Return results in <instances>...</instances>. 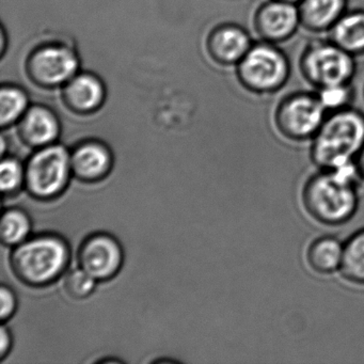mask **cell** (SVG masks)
Segmentation results:
<instances>
[{
	"instance_id": "25",
	"label": "cell",
	"mask_w": 364,
	"mask_h": 364,
	"mask_svg": "<svg viewBox=\"0 0 364 364\" xmlns=\"http://www.w3.org/2000/svg\"><path fill=\"white\" fill-rule=\"evenodd\" d=\"M11 342L10 332L8 331L5 326H3L0 329V358L1 359H4L9 353L10 348H11Z\"/></svg>"
},
{
	"instance_id": "21",
	"label": "cell",
	"mask_w": 364,
	"mask_h": 364,
	"mask_svg": "<svg viewBox=\"0 0 364 364\" xmlns=\"http://www.w3.org/2000/svg\"><path fill=\"white\" fill-rule=\"evenodd\" d=\"M319 102L328 114L351 107L355 89L351 84L334 85L315 90Z\"/></svg>"
},
{
	"instance_id": "12",
	"label": "cell",
	"mask_w": 364,
	"mask_h": 364,
	"mask_svg": "<svg viewBox=\"0 0 364 364\" xmlns=\"http://www.w3.org/2000/svg\"><path fill=\"white\" fill-rule=\"evenodd\" d=\"M252 44L250 36L244 28L227 24L213 31L208 38V48L219 65H237Z\"/></svg>"
},
{
	"instance_id": "7",
	"label": "cell",
	"mask_w": 364,
	"mask_h": 364,
	"mask_svg": "<svg viewBox=\"0 0 364 364\" xmlns=\"http://www.w3.org/2000/svg\"><path fill=\"white\" fill-rule=\"evenodd\" d=\"M327 114L315 91H295L279 102L274 122L283 137L291 141H306L313 139Z\"/></svg>"
},
{
	"instance_id": "1",
	"label": "cell",
	"mask_w": 364,
	"mask_h": 364,
	"mask_svg": "<svg viewBox=\"0 0 364 364\" xmlns=\"http://www.w3.org/2000/svg\"><path fill=\"white\" fill-rule=\"evenodd\" d=\"M357 176L359 174L353 161L336 169L323 170L309 178L302 191L306 213L323 225L347 223L358 208Z\"/></svg>"
},
{
	"instance_id": "22",
	"label": "cell",
	"mask_w": 364,
	"mask_h": 364,
	"mask_svg": "<svg viewBox=\"0 0 364 364\" xmlns=\"http://www.w3.org/2000/svg\"><path fill=\"white\" fill-rule=\"evenodd\" d=\"M25 185V168L14 157H4L0 166V186L4 195H14Z\"/></svg>"
},
{
	"instance_id": "16",
	"label": "cell",
	"mask_w": 364,
	"mask_h": 364,
	"mask_svg": "<svg viewBox=\"0 0 364 364\" xmlns=\"http://www.w3.org/2000/svg\"><path fill=\"white\" fill-rule=\"evenodd\" d=\"M328 38L353 57L364 56V9L347 10Z\"/></svg>"
},
{
	"instance_id": "3",
	"label": "cell",
	"mask_w": 364,
	"mask_h": 364,
	"mask_svg": "<svg viewBox=\"0 0 364 364\" xmlns=\"http://www.w3.org/2000/svg\"><path fill=\"white\" fill-rule=\"evenodd\" d=\"M70 250L58 235L44 234L27 238L14 248L11 267L22 282L43 287L54 282L67 269Z\"/></svg>"
},
{
	"instance_id": "19",
	"label": "cell",
	"mask_w": 364,
	"mask_h": 364,
	"mask_svg": "<svg viewBox=\"0 0 364 364\" xmlns=\"http://www.w3.org/2000/svg\"><path fill=\"white\" fill-rule=\"evenodd\" d=\"M31 223L28 215L21 210H6L0 223V237L6 246H18L28 238Z\"/></svg>"
},
{
	"instance_id": "5",
	"label": "cell",
	"mask_w": 364,
	"mask_h": 364,
	"mask_svg": "<svg viewBox=\"0 0 364 364\" xmlns=\"http://www.w3.org/2000/svg\"><path fill=\"white\" fill-rule=\"evenodd\" d=\"M355 57L327 39L309 42L298 60V69L304 80L314 90L351 84L357 71Z\"/></svg>"
},
{
	"instance_id": "2",
	"label": "cell",
	"mask_w": 364,
	"mask_h": 364,
	"mask_svg": "<svg viewBox=\"0 0 364 364\" xmlns=\"http://www.w3.org/2000/svg\"><path fill=\"white\" fill-rule=\"evenodd\" d=\"M364 144V114L353 107L330 112L311 146V157L323 170L355 161Z\"/></svg>"
},
{
	"instance_id": "11",
	"label": "cell",
	"mask_w": 364,
	"mask_h": 364,
	"mask_svg": "<svg viewBox=\"0 0 364 364\" xmlns=\"http://www.w3.org/2000/svg\"><path fill=\"white\" fill-rule=\"evenodd\" d=\"M72 174L82 182L103 180L112 168V155L109 149L99 141H86L78 144L71 154Z\"/></svg>"
},
{
	"instance_id": "18",
	"label": "cell",
	"mask_w": 364,
	"mask_h": 364,
	"mask_svg": "<svg viewBox=\"0 0 364 364\" xmlns=\"http://www.w3.org/2000/svg\"><path fill=\"white\" fill-rule=\"evenodd\" d=\"M341 274L355 284H364V229L353 234L343 246Z\"/></svg>"
},
{
	"instance_id": "10",
	"label": "cell",
	"mask_w": 364,
	"mask_h": 364,
	"mask_svg": "<svg viewBox=\"0 0 364 364\" xmlns=\"http://www.w3.org/2000/svg\"><path fill=\"white\" fill-rule=\"evenodd\" d=\"M77 57L65 46H50L38 50L29 59L28 72L37 84L56 87L76 75Z\"/></svg>"
},
{
	"instance_id": "15",
	"label": "cell",
	"mask_w": 364,
	"mask_h": 364,
	"mask_svg": "<svg viewBox=\"0 0 364 364\" xmlns=\"http://www.w3.org/2000/svg\"><path fill=\"white\" fill-rule=\"evenodd\" d=\"M65 103L74 112L89 114L101 107L105 97L103 84L91 74H78L67 82Z\"/></svg>"
},
{
	"instance_id": "8",
	"label": "cell",
	"mask_w": 364,
	"mask_h": 364,
	"mask_svg": "<svg viewBox=\"0 0 364 364\" xmlns=\"http://www.w3.org/2000/svg\"><path fill=\"white\" fill-rule=\"evenodd\" d=\"M252 25L259 41L277 46L284 43L301 28L298 6L281 0H265L255 10Z\"/></svg>"
},
{
	"instance_id": "23",
	"label": "cell",
	"mask_w": 364,
	"mask_h": 364,
	"mask_svg": "<svg viewBox=\"0 0 364 364\" xmlns=\"http://www.w3.org/2000/svg\"><path fill=\"white\" fill-rule=\"evenodd\" d=\"M97 280L90 274H87L82 268L73 269L67 274L65 279V291L68 295L75 299H84L92 294L95 289Z\"/></svg>"
},
{
	"instance_id": "4",
	"label": "cell",
	"mask_w": 364,
	"mask_h": 364,
	"mask_svg": "<svg viewBox=\"0 0 364 364\" xmlns=\"http://www.w3.org/2000/svg\"><path fill=\"white\" fill-rule=\"evenodd\" d=\"M240 85L249 92L272 95L284 88L291 77L289 57L277 44L253 43L236 65Z\"/></svg>"
},
{
	"instance_id": "13",
	"label": "cell",
	"mask_w": 364,
	"mask_h": 364,
	"mask_svg": "<svg viewBox=\"0 0 364 364\" xmlns=\"http://www.w3.org/2000/svg\"><path fill=\"white\" fill-rule=\"evenodd\" d=\"M18 132L27 146L40 149L55 144L60 134V124L54 112L36 106L21 119Z\"/></svg>"
},
{
	"instance_id": "24",
	"label": "cell",
	"mask_w": 364,
	"mask_h": 364,
	"mask_svg": "<svg viewBox=\"0 0 364 364\" xmlns=\"http://www.w3.org/2000/svg\"><path fill=\"white\" fill-rule=\"evenodd\" d=\"M0 302H1V308H0V318L1 321H6L7 319L11 318L14 314L18 306L16 295L10 287L3 285L0 289Z\"/></svg>"
},
{
	"instance_id": "27",
	"label": "cell",
	"mask_w": 364,
	"mask_h": 364,
	"mask_svg": "<svg viewBox=\"0 0 364 364\" xmlns=\"http://www.w3.org/2000/svg\"><path fill=\"white\" fill-rule=\"evenodd\" d=\"M281 1H287V3L295 4V5H298L300 0H281Z\"/></svg>"
},
{
	"instance_id": "20",
	"label": "cell",
	"mask_w": 364,
	"mask_h": 364,
	"mask_svg": "<svg viewBox=\"0 0 364 364\" xmlns=\"http://www.w3.org/2000/svg\"><path fill=\"white\" fill-rule=\"evenodd\" d=\"M28 110V99L24 91L16 87H4L0 92V123L8 127L20 121Z\"/></svg>"
},
{
	"instance_id": "9",
	"label": "cell",
	"mask_w": 364,
	"mask_h": 364,
	"mask_svg": "<svg viewBox=\"0 0 364 364\" xmlns=\"http://www.w3.org/2000/svg\"><path fill=\"white\" fill-rule=\"evenodd\" d=\"M80 268L97 281L116 276L123 263L121 245L114 236L97 233L88 236L78 251Z\"/></svg>"
},
{
	"instance_id": "28",
	"label": "cell",
	"mask_w": 364,
	"mask_h": 364,
	"mask_svg": "<svg viewBox=\"0 0 364 364\" xmlns=\"http://www.w3.org/2000/svg\"><path fill=\"white\" fill-rule=\"evenodd\" d=\"M363 100H364V87H363Z\"/></svg>"
},
{
	"instance_id": "6",
	"label": "cell",
	"mask_w": 364,
	"mask_h": 364,
	"mask_svg": "<svg viewBox=\"0 0 364 364\" xmlns=\"http://www.w3.org/2000/svg\"><path fill=\"white\" fill-rule=\"evenodd\" d=\"M65 146L53 144L38 149L25 166V186L40 200L58 197L72 174L71 159Z\"/></svg>"
},
{
	"instance_id": "26",
	"label": "cell",
	"mask_w": 364,
	"mask_h": 364,
	"mask_svg": "<svg viewBox=\"0 0 364 364\" xmlns=\"http://www.w3.org/2000/svg\"><path fill=\"white\" fill-rule=\"evenodd\" d=\"M355 167H357L358 174H359L360 178L364 180V144L361 150L358 153L357 156H355Z\"/></svg>"
},
{
	"instance_id": "17",
	"label": "cell",
	"mask_w": 364,
	"mask_h": 364,
	"mask_svg": "<svg viewBox=\"0 0 364 364\" xmlns=\"http://www.w3.org/2000/svg\"><path fill=\"white\" fill-rule=\"evenodd\" d=\"M343 246L344 245L331 236L317 238L310 245L306 252L309 266L321 274H331L340 269Z\"/></svg>"
},
{
	"instance_id": "14",
	"label": "cell",
	"mask_w": 364,
	"mask_h": 364,
	"mask_svg": "<svg viewBox=\"0 0 364 364\" xmlns=\"http://www.w3.org/2000/svg\"><path fill=\"white\" fill-rule=\"evenodd\" d=\"M297 6L302 29L328 33L348 10V0H300Z\"/></svg>"
}]
</instances>
